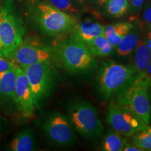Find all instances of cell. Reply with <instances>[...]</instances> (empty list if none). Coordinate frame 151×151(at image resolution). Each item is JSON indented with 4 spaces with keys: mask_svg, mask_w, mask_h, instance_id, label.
Segmentation results:
<instances>
[{
    "mask_svg": "<svg viewBox=\"0 0 151 151\" xmlns=\"http://www.w3.org/2000/svg\"><path fill=\"white\" fill-rule=\"evenodd\" d=\"M105 26L90 20L78 22L73 29L71 37L84 43L96 37L104 35Z\"/></svg>",
    "mask_w": 151,
    "mask_h": 151,
    "instance_id": "4fadbf2b",
    "label": "cell"
},
{
    "mask_svg": "<svg viewBox=\"0 0 151 151\" xmlns=\"http://www.w3.org/2000/svg\"><path fill=\"white\" fill-rule=\"evenodd\" d=\"M149 89L151 90V79H149Z\"/></svg>",
    "mask_w": 151,
    "mask_h": 151,
    "instance_id": "4dcf8cb0",
    "label": "cell"
},
{
    "mask_svg": "<svg viewBox=\"0 0 151 151\" xmlns=\"http://www.w3.org/2000/svg\"><path fill=\"white\" fill-rule=\"evenodd\" d=\"M132 142L143 150H151V127L146 128L132 135Z\"/></svg>",
    "mask_w": 151,
    "mask_h": 151,
    "instance_id": "7402d4cb",
    "label": "cell"
},
{
    "mask_svg": "<svg viewBox=\"0 0 151 151\" xmlns=\"http://www.w3.org/2000/svg\"><path fill=\"white\" fill-rule=\"evenodd\" d=\"M29 81L35 107L50 95L56 83L57 72L50 62L19 66Z\"/></svg>",
    "mask_w": 151,
    "mask_h": 151,
    "instance_id": "52a82bcc",
    "label": "cell"
},
{
    "mask_svg": "<svg viewBox=\"0 0 151 151\" xmlns=\"http://www.w3.org/2000/svg\"><path fill=\"white\" fill-rule=\"evenodd\" d=\"M104 5L106 13L114 18H121L129 11L127 0H109Z\"/></svg>",
    "mask_w": 151,
    "mask_h": 151,
    "instance_id": "ffe728a7",
    "label": "cell"
},
{
    "mask_svg": "<svg viewBox=\"0 0 151 151\" xmlns=\"http://www.w3.org/2000/svg\"><path fill=\"white\" fill-rule=\"evenodd\" d=\"M16 67L0 72V97L11 98L14 101L16 84Z\"/></svg>",
    "mask_w": 151,
    "mask_h": 151,
    "instance_id": "e0dca14e",
    "label": "cell"
},
{
    "mask_svg": "<svg viewBox=\"0 0 151 151\" xmlns=\"http://www.w3.org/2000/svg\"></svg>",
    "mask_w": 151,
    "mask_h": 151,
    "instance_id": "836d02e7",
    "label": "cell"
},
{
    "mask_svg": "<svg viewBox=\"0 0 151 151\" xmlns=\"http://www.w3.org/2000/svg\"><path fill=\"white\" fill-rule=\"evenodd\" d=\"M9 59L18 66L30 65L39 62H50L55 59L52 50L37 46L29 42H23L9 56Z\"/></svg>",
    "mask_w": 151,
    "mask_h": 151,
    "instance_id": "30bf717a",
    "label": "cell"
},
{
    "mask_svg": "<svg viewBox=\"0 0 151 151\" xmlns=\"http://www.w3.org/2000/svg\"><path fill=\"white\" fill-rule=\"evenodd\" d=\"M129 5V10L135 14L141 13L146 0H127Z\"/></svg>",
    "mask_w": 151,
    "mask_h": 151,
    "instance_id": "cb8c5ba5",
    "label": "cell"
},
{
    "mask_svg": "<svg viewBox=\"0 0 151 151\" xmlns=\"http://www.w3.org/2000/svg\"><path fill=\"white\" fill-rule=\"evenodd\" d=\"M43 129L50 141L61 146H73L77 141L74 127L68 117L58 112L46 119Z\"/></svg>",
    "mask_w": 151,
    "mask_h": 151,
    "instance_id": "ba28073f",
    "label": "cell"
},
{
    "mask_svg": "<svg viewBox=\"0 0 151 151\" xmlns=\"http://www.w3.org/2000/svg\"><path fill=\"white\" fill-rule=\"evenodd\" d=\"M133 27V23L130 22H118L116 24H109L105 27L104 37L109 43L116 48L122 39L127 35Z\"/></svg>",
    "mask_w": 151,
    "mask_h": 151,
    "instance_id": "2e32d148",
    "label": "cell"
},
{
    "mask_svg": "<svg viewBox=\"0 0 151 151\" xmlns=\"http://www.w3.org/2000/svg\"><path fill=\"white\" fill-rule=\"evenodd\" d=\"M148 27H149V28H150V30H151V24H150V25H149V26H148Z\"/></svg>",
    "mask_w": 151,
    "mask_h": 151,
    "instance_id": "d6a6232c",
    "label": "cell"
},
{
    "mask_svg": "<svg viewBox=\"0 0 151 151\" xmlns=\"http://www.w3.org/2000/svg\"><path fill=\"white\" fill-rule=\"evenodd\" d=\"M16 84L15 90V101L18 104L25 116H32L35 109L29 81L25 73L17 65L16 67Z\"/></svg>",
    "mask_w": 151,
    "mask_h": 151,
    "instance_id": "8fae6325",
    "label": "cell"
},
{
    "mask_svg": "<svg viewBox=\"0 0 151 151\" xmlns=\"http://www.w3.org/2000/svg\"><path fill=\"white\" fill-rule=\"evenodd\" d=\"M147 76L148 77L149 79H151V62L149 64L148 67H147L146 71H145Z\"/></svg>",
    "mask_w": 151,
    "mask_h": 151,
    "instance_id": "83f0119b",
    "label": "cell"
},
{
    "mask_svg": "<svg viewBox=\"0 0 151 151\" xmlns=\"http://www.w3.org/2000/svg\"><path fill=\"white\" fill-rule=\"evenodd\" d=\"M137 74L131 66L113 60L103 62L98 69L97 88L101 97L108 99L120 91Z\"/></svg>",
    "mask_w": 151,
    "mask_h": 151,
    "instance_id": "5b68a950",
    "label": "cell"
},
{
    "mask_svg": "<svg viewBox=\"0 0 151 151\" xmlns=\"http://www.w3.org/2000/svg\"><path fill=\"white\" fill-rule=\"evenodd\" d=\"M16 66V64L9 58L0 55V72L13 69Z\"/></svg>",
    "mask_w": 151,
    "mask_h": 151,
    "instance_id": "d4e9b609",
    "label": "cell"
},
{
    "mask_svg": "<svg viewBox=\"0 0 151 151\" xmlns=\"http://www.w3.org/2000/svg\"><path fill=\"white\" fill-rule=\"evenodd\" d=\"M127 143V139L118 132H109L105 136L101 144V150L104 151H121Z\"/></svg>",
    "mask_w": 151,
    "mask_h": 151,
    "instance_id": "d6986e66",
    "label": "cell"
},
{
    "mask_svg": "<svg viewBox=\"0 0 151 151\" xmlns=\"http://www.w3.org/2000/svg\"><path fill=\"white\" fill-rule=\"evenodd\" d=\"M95 3H97V4H99V6H102L104 5L109 0H93Z\"/></svg>",
    "mask_w": 151,
    "mask_h": 151,
    "instance_id": "f1b7e54d",
    "label": "cell"
},
{
    "mask_svg": "<svg viewBox=\"0 0 151 151\" xmlns=\"http://www.w3.org/2000/svg\"><path fill=\"white\" fill-rule=\"evenodd\" d=\"M123 151H143V150L139 147L136 146L135 144H131V143H126L122 148Z\"/></svg>",
    "mask_w": 151,
    "mask_h": 151,
    "instance_id": "484cf974",
    "label": "cell"
},
{
    "mask_svg": "<svg viewBox=\"0 0 151 151\" xmlns=\"http://www.w3.org/2000/svg\"><path fill=\"white\" fill-rule=\"evenodd\" d=\"M26 9L29 20L45 35L71 33L79 22L74 17L43 0H27Z\"/></svg>",
    "mask_w": 151,
    "mask_h": 151,
    "instance_id": "6da1fadb",
    "label": "cell"
},
{
    "mask_svg": "<svg viewBox=\"0 0 151 151\" xmlns=\"http://www.w3.org/2000/svg\"><path fill=\"white\" fill-rule=\"evenodd\" d=\"M133 52H134V54L132 64L130 66L133 68L137 74L145 72L151 62V52L143 40V38L139 40Z\"/></svg>",
    "mask_w": 151,
    "mask_h": 151,
    "instance_id": "9a60e30c",
    "label": "cell"
},
{
    "mask_svg": "<svg viewBox=\"0 0 151 151\" xmlns=\"http://www.w3.org/2000/svg\"><path fill=\"white\" fill-rule=\"evenodd\" d=\"M117 104L137 116L149 125L151 105L149 96V78L146 73L136 74L116 94Z\"/></svg>",
    "mask_w": 151,
    "mask_h": 151,
    "instance_id": "7a4b0ae2",
    "label": "cell"
},
{
    "mask_svg": "<svg viewBox=\"0 0 151 151\" xmlns=\"http://www.w3.org/2000/svg\"><path fill=\"white\" fill-rule=\"evenodd\" d=\"M68 118L74 129L87 139L99 137L104 126L97 109L89 102L74 100L68 106Z\"/></svg>",
    "mask_w": 151,
    "mask_h": 151,
    "instance_id": "8992f818",
    "label": "cell"
},
{
    "mask_svg": "<svg viewBox=\"0 0 151 151\" xmlns=\"http://www.w3.org/2000/svg\"><path fill=\"white\" fill-rule=\"evenodd\" d=\"M52 5V6L60 9L67 14L74 17L73 16L80 14L78 2L75 0H43Z\"/></svg>",
    "mask_w": 151,
    "mask_h": 151,
    "instance_id": "44dd1931",
    "label": "cell"
},
{
    "mask_svg": "<svg viewBox=\"0 0 151 151\" xmlns=\"http://www.w3.org/2000/svg\"><path fill=\"white\" fill-rule=\"evenodd\" d=\"M106 121L115 132L127 137H132L148 126L137 116L116 102L109 106Z\"/></svg>",
    "mask_w": 151,
    "mask_h": 151,
    "instance_id": "9c48e42d",
    "label": "cell"
},
{
    "mask_svg": "<svg viewBox=\"0 0 151 151\" xmlns=\"http://www.w3.org/2000/svg\"><path fill=\"white\" fill-rule=\"evenodd\" d=\"M12 151H32L35 150V137L34 131L26 128L18 132L9 145Z\"/></svg>",
    "mask_w": 151,
    "mask_h": 151,
    "instance_id": "5bb4252c",
    "label": "cell"
},
{
    "mask_svg": "<svg viewBox=\"0 0 151 151\" xmlns=\"http://www.w3.org/2000/svg\"><path fill=\"white\" fill-rule=\"evenodd\" d=\"M141 21L143 24L149 26L151 24V0H146L141 11Z\"/></svg>",
    "mask_w": 151,
    "mask_h": 151,
    "instance_id": "603a6c76",
    "label": "cell"
},
{
    "mask_svg": "<svg viewBox=\"0 0 151 151\" xmlns=\"http://www.w3.org/2000/svg\"><path fill=\"white\" fill-rule=\"evenodd\" d=\"M133 20L134 22L133 23L132 29L116 47L117 53L120 56L124 57L132 54L141 39L143 32L142 22L137 18Z\"/></svg>",
    "mask_w": 151,
    "mask_h": 151,
    "instance_id": "7c38bea8",
    "label": "cell"
},
{
    "mask_svg": "<svg viewBox=\"0 0 151 151\" xmlns=\"http://www.w3.org/2000/svg\"><path fill=\"white\" fill-rule=\"evenodd\" d=\"M52 51L55 59L71 73H86L97 67V62L86 45L71 37L58 41Z\"/></svg>",
    "mask_w": 151,
    "mask_h": 151,
    "instance_id": "3957f363",
    "label": "cell"
},
{
    "mask_svg": "<svg viewBox=\"0 0 151 151\" xmlns=\"http://www.w3.org/2000/svg\"><path fill=\"white\" fill-rule=\"evenodd\" d=\"M149 92H150V94H149V96H150V105H151V90L149 89Z\"/></svg>",
    "mask_w": 151,
    "mask_h": 151,
    "instance_id": "1f68e13d",
    "label": "cell"
},
{
    "mask_svg": "<svg viewBox=\"0 0 151 151\" xmlns=\"http://www.w3.org/2000/svg\"><path fill=\"white\" fill-rule=\"evenodd\" d=\"M24 24L10 1L0 5V55L9 56L23 41Z\"/></svg>",
    "mask_w": 151,
    "mask_h": 151,
    "instance_id": "277c9868",
    "label": "cell"
},
{
    "mask_svg": "<svg viewBox=\"0 0 151 151\" xmlns=\"http://www.w3.org/2000/svg\"><path fill=\"white\" fill-rule=\"evenodd\" d=\"M75 1H76L78 4H82L84 1V0H75Z\"/></svg>",
    "mask_w": 151,
    "mask_h": 151,
    "instance_id": "f546056e",
    "label": "cell"
},
{
    "mask_svg": "<svg viewBox=\"0 0 151 151\" xmlns=\"http://www.w3.org/2000/svg\"><path fill=\"white\" fill-rule=\"evenodd\" d=\"M143 40L148 46V48L151 52V30L149 28V30L146 32V35L143 37Z\"/></svg>",
    "mask_w": 151,
    "mask_h": 151,
    "instance_id": "4316f807",
    "label": "cell"
},
{
    "mask_svg": "<svg viewBox=\"0 0 151 151\" xmlns=\"http://www.w3.org/2000/svg\"><path fill=\"white\" fill-rule=\"evenodd\" d=\"M94 57H107L114 48L104 36H99L85 43Z\"/></svg>",
    "mask_w": 151,
    "mask_h": 151,
    "instance_id": "ac0fdd59",
    "label": "cell"
}]
</instances>
